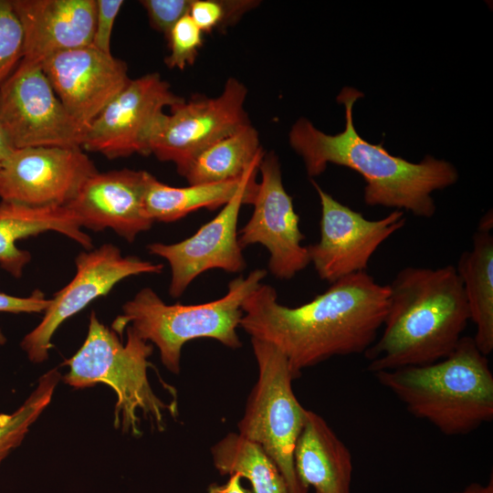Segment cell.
<instances>
[{
    "mask_svg": "<svg viewBox=\"0 0 493 493\" xmlns=\"http://www.w3.org/2000/svg\"><path fill=\"white\" fill-rule=\"evenodd\" d=\"M166 39L170 54L165 64L171 68L184 69L195 61L203 45V31L187 15L173 26Z\"/></svg>",
    "mask_w": 493,
    "mask_h": 493,
    "instance_id": "28",
    "label": "cell"
},
{
    "mask_svg": "<svg viewBox=\"0 0 493 493\" xmlns=\"http://www.w3.org/2000/svg\"><path fill=\"white\" fill-rule=\"evenodd\" d=\"M262 152L258 133L249 122L202 150L183 176L189 184L237 179Z\"/></svg>",
    "mask_w": 493,
    "mask_h": 493,
    "instance_id": "23",
    "label": "cell"
},
{
    "mask_svg": "<svg viewBox=\"0 0 493 493\" xmlns=\"http://www.w3.org/2000/svg\"><path fill=\"white\" fill-rule=\"evenodd\" d=\"M220 475H238L251 485L252 493H289L279 468L256 443L231 432L211 447Z\"/></svg>",
    "mask_w": 493,
    "mask_h": 493,
    "instance_id": "24",
    "label": "cell"
},
{
    "mask_svg": "<svg viewBox=\"0 0 493 493\" xmlns=\"http://www.w3.org/2000/svg\"><path fill=\"white\" fill-rule=\"evenodd\" d=\"M266 275L265 269H255L246 278L231 280L222 298L194 305L166 304L152 288H143L122 306V314L114 320L111 330L122 336L131 326L141 338L157 346L163 364L177 374L182 349L190 341L208 338L230 349L241 347L236 329L244 315L242 306Z\"/></svg>",
    "mask_w": 493,
    "mask_h": 493,
    "instance_id": "5",
    "label": "cell"
},
{
    "mask_svg": "<svg viewBox=\"0 0 493 493\" xmlns=\"http://www.w3.org/2000/svg\"><path fill=\"white\" fill-rule=\"evenodd\" d=\"M184 99L174 94L158 73L131 79L85 131L81 149L109 159L150 154V144L164 108Z\"/></svg>",
    "mask_w": 493,
    "mask_h": 493,
    "instance_id": "13",
    "label": "cell"
},
{
    "mask_svg": "<svg viewBox=\"0 0 493 493\" xmlns=\"http://www.w3.org/2000/svg\"><path fill=\"white\" fill-rule=\"evenodd\" d=\"M51 301L39 290H34L28 297H16L0 292V312L39 313L45 312Z\"/></svg>",
    "mask_w": 493,
    "mask_h": 493,
    "instance_id": "31",
    "label": "cell"
},
{
    "mask_svg": "<svg viewBox=\"0 0 493 493\" xmlns=\"http://www.w3.org/2000/svg\"><path fill=\"white\" fill-rule=\"evenodd\" d=\"M41 67L69 116L85 131L131 81L124 61L91 45L56 53Z\"/></svg>",
    "mask_w": 493,
    "mask_h": 493,
    "instance_id": "16",
    "label": "cell"
},
{
    "mask_svg": "<svg viewBox=\"0 0 493 493\" xmlns=\"http://www.w3.org/2000/svg\"><path fill=\"white\" fill-rule=\"evenodd\" d=\"M258 374L237 424L238 434L258 445L276 463L289 493H308L298 477L294 451L307 409L297 399L295 380L284 354L266 341L251 338Z\"/></svg>",
    "mask_w": 493,
    "mask_h": 493,
    "instance_id": "7",
    "label": "cell"
},
{
    "mask_svg": "<svg viewBox=\"0 0 493 493\" xmlns=\"http://www.w3.org/2000/svg\"><path fill=\"white\" fill-rule=\"evenodd\" d=\"M387 286L382 334L363 353L367 370L376 373L447 357L470 320L456 267H406Z\"/></svg>",
    "mask_w": 493,
    "mask_h": 493,
    "instance_id": "3",
    "label": "cell"
},
{
    "mask_svg": "<svg viewBox=\"0 0 493 493\" xmlns=\"http://www.w3.org/2000/svg\"><path fill=\"white\" fill-rule=\"evenodd\" d=\"M15 149L7 132L0 122V168Z\"/></svg>",
    "mask_w": 493,
    "mask_h": 493,
    "instance_id": "33",
    "label": "cell"
},
{
    "mask_svg": "<svg viewBox=\"0 0 493 493\" xmlns=\"http://www.w3.org/2000/svg\"><path fill=\"white\" fill-rule=\"evenodd\" d=\"M493 220L491 211L478 223L472 248L457 261L470 320L476 325L474 341L481 353L493 351Z\"/></svg>",
    "mask_w": 493,
    "mask_h": 493,
    "instance_id": "21",
    "label": "cell"
},
{
    "mask_svg": "<svg viewBox=\"0 0 493 493\" xmlns=\"http://www.w3.org/2000/svg\"><path fill=\"white\" fill-rule=\"evenodd\" d=\"M147 173L130 169L95 172L66 206L82 228H110L132 242L154 223L144 208Z\"/></svg>",
    "mask_w": 493,
    "mask_h": 493,
    "instance_id": "17",
    "label": "cell"
},
{
    "mask_svg": "<svg viewBox=\"0 0 493 493\" xmlns=\"http://www.w3.org/2000/svg\"><path fill=\"white\" fill-rule=\"evenodd\" d=\"M263 155L264 152L259 154L245 171L234 196L193 236L174 244L147 246L150 254L166 259L170 265L169 293L173 298L182 296L193 280L207 270L237 273L246 267L238 243L237 222L242 205H252L254 201Z\"/></svg>",
    "mask_w": 493,
    "mask_h": 493,
    "instance_id": "8",
    "label": "cell"
},
{
    "mask_svg": "<svg viewBox=\"0 0 493 493\" xmlns=\"http://www.w3.org/2000/svg\"><path fill=\"white\" fill-rule=\"evenodd\" d=\"M243 174L230 181L176 187L165 184L147 173L145 211L153 222L169 223L202 208L215 210L224 206L234 196L241 184Z\"/></svg>",
    "mask_w": 493,
    "mask_h": 493,
    "instance_id": "22",
    "label": "cell"
},
{
    "mask_svg": "<svg viewBox=\"0 0 493 493\" xmlns=\"http://www.w3.org/2000/svg\"><path fill=\"white\" fill-rule=\"evenodd\" d=\"M60 379L58 369L47 372L22 405L12 414H0V464L20 446L31 425L48 406Z\"/></svg>",
    "mask_w": 493,
    "mask_h": 493,
    "instance_id": "25",
    "label": "cell"
},
{
    "mask_svg": "<svg viewBox=\"0 0 493 493\" xmlns=\"http://www.w3.org/2000/svg\"><path fill=\"white\" fill-rule=\"evenodd\" d=\"M247 89L229 78L220 95L194 97L170 108L164 114L150 144V153L172 162L183 176L191 161L202 150L249 123L244 109Z\"/></svg>",
    "mask_w": 493,
    "mask_h": 493,
    "instance_id": "11",
    "label": "cell"
},
{
    "mask_svg": "<svg viewBox=\"0 0 493 493\" xmlns=\"http://www.w3.org/2000/svg\"><path fill=\"white\" fill-rule=\"evenodd\" d=\"M0 122L16 149L81 148L85 134L64 108L42 67L22 60L0 84Z\"/></svg>",
    "mask_w": 493,
    "mask_h": 493,
    "instance_id": "9",
    "label": "cell"
},
{
    "mask_svg": "<svg viewBox=\"0 0 493 493\" xmlns=\"http://www.w3.org/2000/svg\"><path fill=\"white\" fill-rule=\"evenodd\" d=\"M389 288L366 271L344 277L298 307L278 302L261 283L245 300L240 326L251 338L279 350L295 379L303 369L334 356L364 353L378 338Z\"/></svg>",
    "mask_w": 493,
    "mask_h": 493,
    "instance_id": "1",
    "label": "cell"
},
{
    "mask_svg": "<svg viewBox=\"0 0 493 493\" xmlns=\"http://www.w3.org/2000/svg\"><path fill=\"white\" fill-rule=\"evenodd\" d=\"M258 171L261 180L252 203L254 210L238 232V243L242 249L253 244L264 246L269 252V272L279 279H290L310 263L308 247L302 245L305 236L299 216L283 185L276 154H264Z\"/></svg>",
    "mask_w": 493,
    "mask_h": 493,
    "instance_id": "14",
    "label": "cell"
},
{
    "mask_svg": "<svg viewBox=\"0 0 493 493\" xmlns=\"http://www.w3.org/2000/svg\"><path fill=\"white\" fill-rule=\"evenodd\" d=\"M95 172L81 148L15 149L0 168V199L29 206L66 205Z\"/></svg>",
    "mask_w": 493,
    "mask_h": 493,
    "instance_id": "15",
    "label": "cell"
},
{
    "mask_svg": "<svg viewBox=\"0 0 493 493\" xmlns=\"http://www.w3.org/2000/svg\"><path fill=\"white\" fill-rule=\"evenodd\" d=\"M122 0H96L95 29L91 46L106 53L110 52V38Z\"/></svg>",
    "mask_w": 493,
    "mask_h": 493,
    "instance_id": "30",
    "label": "cell"
},
{
    "mask_svg": "<svg viewBox=\"0 0 493 493\" xmlns=\"http://www.w3.org/2000/svg\"><path fill=\"white\" fill-rule=\"evenodd\" d=\"M206 493H252L242 485V477L238 475L229 476L225 484H212Z\"/></svg>",
    "mask_w": 493,
    "mask_h": 493,
    "instance_id": "32",
    "label": "cell"
},
{
    "mask_svg": "<svg viewBox=\"0 0 493 493\" xmlns=\"http://www.w3.org/2000/svg\"><path fill=\"white\" fill-rule=\"evenodd\" d=\"M259 2L253 0H192L189 16L204 32L226 29Z\"/></svg>",
    "mask_w": 493,
    "mask_h": 493,
    "instance_id": "26",
    "label": "cell"
},
{
    "mask_svg": "<svg viewBox=\"0 0 493 493\" xmlns=\"http://www.w3.org/2000/svg\"><path fill=\"white\" fill-rule=\"evenodd\" d=\"M452 493H493V477L491 476L490 479L486 485H482L477 482H472L463 490Z\"/></svg>",
    "mask_w": 493,
    "mask_h": 493,
    "instance_id": "34",
    "label": "cell"
},
{
    "mask_svg": "<svg viewBox=\"0 0 493 493\" xmlns=\"http://www.w3.org/2000/svg\"><path fill=\"white\" fill-rule=\"evenodd\" d=\"M320 204V240L308 246L309 261L322 280L333 282L366 271L378 247L406 222L404 211L393 210L369 220L342 205L311 180Z\"/></svg>",
    "mask_w": 493,
    "mask_h": 493,
    "instance_id": "12",
    "label": "cell"
},
{
    "mask_svg": "<svg viewBox=\"0 0 493 493\" xmlns=\"http://www.w3.org/2000/svg\"><path fill=\"white\" fill-rule=\"evenodd\" d=\"M294 464L299 479L316 493H351V454L322 416L307 410L296 444Z\"/></svg>",
    "mask_w": 493,
    "mask_h": 493,
    "instance_id": "19",
    "label": "cell"
},
{
    "mask_svg": "<svg viewBox=\"0 0 493 493\" xmlns=\"http://www.w3.org/2000/svg\"><path fill=\"white\" fill-rule=\"evenodd\" d=\"M47 231L64 235L87 250L92 248L91 237L82 230L68 206H29L0 201V267L13 277L20 278L31 255L18 248L16 242Z\"/></svg>",
    "mask_w": 493,
    "mask_h": 493,
    "instance_id": "20",
    "label": "cell"
},
{
    "mask_svg": "<svg viewBox=\"0 0 493 493\" xmlns=\"http://www.w3.org/2000/svg\"><path fill=\"white\" fill-rule=\"evenodd\" d=\"M373 374L409 413L445 435H467L493 419V374L473 337L463 336L434 363Z\"/></svg>",
    "mask_w": 493,
    "mask_h": 493,
    "instance_id": "4",
    "label": "cell"
},
{
    "mask_svg": "<svg viewBox=\"0 0 493 493\" xmlns=\"http://www.w3.org/2000/svg\"><path fill=\"white\" fill-rule=\"evenodd\" d=\"M74 278L51 299L40 323L21 341V348L35 363L48 358L51 339L58 328L94 299L107 295L122 279L142 274H160L163 264L133 256H122L114 245L104 244L76 257Z\"/></svg>",
    "mask_w": 493,
    "mask_h": 493,
    "instance_id": "10",
    "label": "cell"
},
{
    "mask_svg": "<svg viewBox=\"0 0 493 493\" xmlns=\"http://www.w3.org/2000/svg\"><path fill=\"white\" fill-rule=\"evenodd\" d=\"M24 34L22 61L42 65L56 53L92 44L96 0H11Z\"/></svg>",
    "mask_w": 493,
    "mask_h": 493,
    "instance_id": "18",
    "label": "cell"
},
{
    "mask_svg": "<svg viewBox=\"0 0 493 493\" xmlns=\"http://www.w3.org/2000/svg\"><path fill=\"white\" fill-rule=\"evenodd\" d=\"M151 26L168 37L173 26L189 15L192 0H142Z\"/></svg>",
    "mask_w": 493,
    "mask_h": 493,
    "instance_id": "29",
    "label": "cell"
},
{
    "mask_svg": "<svg viewBox=\"0 0 493 493\" xmlns=\"http://www.w3.org/2000/svg\"><path fill=\"white\" fill-rule=\"evenodd\" d=\"M362 96L351 87L343 88L338 95V102L345 108L343 131L326 134L309 120L300 118L290 129V146L302 158L309 176L321 174L329 163L348 167L363 177L367 205L405 210L417 217L431 218L436 210L432 193L456 183V169L433 156L411 163L390 154L382 143L363 140L352 120L353 104Z\"/></svg>",
    "mask_w": 493,
    "mask_h": 493,
    "instance_id": "2",
    "label": "cell"
},
{
    "mask_svg": "<svg viewBox=\"0 0 493 493\" xmlns=\"http://www.w3.org/2000/svg\"><path fill=\"white\" fill-rule=\"evenodd\" d=\"M24 34L11 0H0V84L23 58Z\"/></svg>",
    "mask_w": 493,
    "mask_h": 493,
    "instance_id": "27",
    "label": "cell"
},
{
    "mask_svg": "<svg viewBox=\"0 0 493 493\" xmlns=\"http://www.w3.org/2000/svg\"><path fill=\"white\" fill-rule=\"evenodd\" d=\"M125 330L127 341L123 343L92 311L83 344L64 362L69 371L63 376V382L76 389L100 383L111 387L117 395L113 425L122 433L142 435L138 412L162 431L164 412L175 416L176 405L165 404L150 384L147 369L152 366L148 358L152 353V344L141 338L131 326Z\"/></svg>",
    "mask_w": 493,
    "mask_h": 493,
    "instance_id": "6",
    "label": "cell"
}]
</instances>
